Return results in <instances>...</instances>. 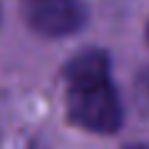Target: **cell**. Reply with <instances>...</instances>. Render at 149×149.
Returning a JSON list of instances; mask_svg holds the SVG:
<instances>
[{
    "mask_svg": "<svg viewBox=\"0 0 149 149\" xmlns=\"http://www.w3.org/2000/svg\"><path fill=\"white\" fill-rule=\"evenodd\" d=\"M67 112L74 124L97 134L122 127V104L109 77L107 55L87 50L67 65Z\"/></svg>",
    "mask_w": 149,
    "mask_h": 149,
    "instance_id": "cell-1",
    "label": "cell"
},
{
    "mask_svg": "<svg viewBox=\"0 0 149 149\" xmlns=\"http://www.w3.org/2000/svg\"><path fill=\"white\" fill-rule=\"evenodd\" d=\"M22 15L45 37L74 35L87 22V10L80 0H22Z\"/></svg>",
    "mask_w": 149,
    "mask_h": 149,
    "instance_id": "cell-2",
    "label": "cell"
},
{
    "mask_svg": "<svg viewBox=\"0 0 149 149\" xmlns=\"http://www.w3.org/2000/svg\"><path fill=\"white\" fill-rule=\"evenodd\" d=\"M124 149H149V144H129V147H124Z\"/></svg>",
    "mask_w": 149,
    "mask_h": 149,
    "instance_id": "cell-3",
    "label": "cell"
},
{
    "mask_svg": "<svg viewBox=\"0 0 149 149\" xmlns=\"http://www.w3.org/2000/svg\"><path fill=\"white\" fill-rule=\"evenodd\" d=\"M147 37H149V27H147Z\"/></svg>",
    "mask_w": 149,
    "mask_h": 149,
    "instance_id": "cell-4",
    "label": "cell"
}]
</instances>
